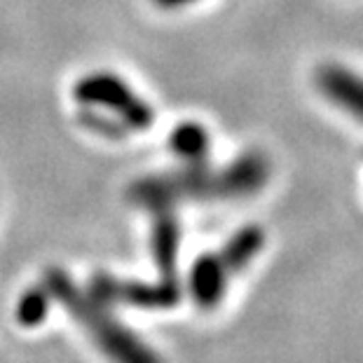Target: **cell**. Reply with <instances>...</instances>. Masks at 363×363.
Returning <instances> with one entry per match:
<instances>
[{"mask_svg": "<svg viewBox=\"0 0 363 363\" xmlns=\"http://www.w3.org/2000/svg\"><path fill=\"white\" fill-rule=\"evenodd\" d=\"M40 289L50 303H59L75 319V323L91 337L99 352L113 363H164L141 337L120 323L101 298L84 293L64 269H48Z\"/></svg>", "mask_w": 363, "mask_h": 363, "instance_id": "1", "label": "cell"}, {"mask_svg": "<svg viewBox=\"0 0 363 363\" xmlns=\"http://www.w3.org/2000/svg\"><path fill=\"white\" fill-rule=\"evenodd\" d=\"M262 244H265L262 230L258 225H249L239 230L220 251L204 253L202 258H197L190 269V293L195 303L204 310L218 305L235 272H242L258 256Z\"/></svg>", "mask_w": 363, "mask_h": 363, "instance_id": "2", "label": "cell"}, {"mask_svg": "<svg viewBox=\"0 0 363 363\" xmlns=\"http://www.w3.org/2000/svg\"><path fill=\"white\" fill-rule=\"evenodd\" d=\"M75 101L89 108H104V111L115 113L127 129L143 131L152 125V108L143 101L125 80H120L113 73H89L75 82L73 89Z\"/></svg>", "mask_w": 363, "mask_h": 363, "instance_id": "3", "label": "cell"}, {"mask_svg": "<svg viewBox=\"0 0 363 363\" xmlns=\"http://www.w3.org/2000/svg\"><path fill=\"white\" fill-rule=\"evenodd\" d=\"M316 84L330 104L363 122V75L340 64H326L316 73Z\"/></svg>", "mask_w": 363, "mask_h": 363, "instance_id": "4", "label": "cell"}, {"mask_svg": "<svg viewBox=\"0 0 363 363\" xmlns=\"http://www.w3.org/2000/svg\"><path fill=\"white\" fill-rule=\"evenodd\" d=\"M172 150L179 157H183L188 164H204V157L208 152V134L197 122H183L172 131Z\"/></svg>", "mask_w": 363, "mask_h": 363, "instance_id": "5", "label": "cell"}, {"mask_svg": "<svg viewBox=\"0 0 363 363\" xmlns=\"http://www.w3.org/2000/svg\"><path fill=\"white\" fill-rule=\"evenodd\" d=\"M50 307V298L45 296L43 289H38L33 293H26V298L19 303V321L26 323V326H33L45 316Z\"/></svg>", "mask_w": 363, "mask_h": 363, "instance_id": "6", "label": "cell"}, {"mask_svg": "<svg viewBox=\"0 0 363 363\" xmlns=\"http://www.w3.org/2000/svg\"><path fill=\"white\" fill-rule=\"evenodd\" d=\"M155 5L164 7V10H174V7H183V5H190L195 3V0H152Z\"/></svg>", "mask_w": 363, "mask_h": 363, "instance_id": "7", "label": "cell"}]
</instances>
